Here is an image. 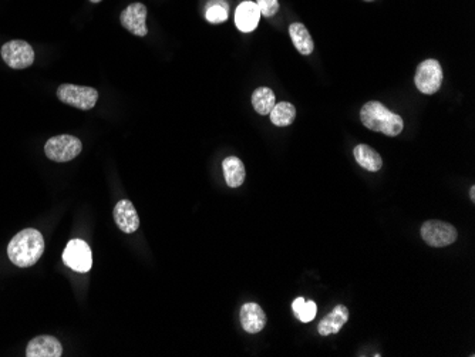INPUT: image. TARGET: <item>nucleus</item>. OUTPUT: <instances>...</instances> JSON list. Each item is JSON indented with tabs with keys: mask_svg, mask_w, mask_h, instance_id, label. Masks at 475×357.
Wrapping results in <instances>:
<instances>
[{
	"mask_svg": "<svg viewBox=\"0 0 475 357\" xmlns=\"http://www.w3.org/2000/svg\"><path fill=\"white\" fill-rule=\"evenodd\" d=\"M90 2L92 4H100V2H103V0H90Z\"/></svg>",
	"mask_w": 475,
	"mask_h": 357,
	"instance_id": "25",
	"label": "nucleus"
},
{
	"mask_svg": "<svg viewBox=\"0 0 475 357\" xmlns=\"http://www.w3.org/2000/svg\"><path fill=\"white\" fill-rule=\"evenodd\" d=\"M147 15L148 11L143 4H131L127 6L120 16L121 26L127 29L130 33L138 38H144L148 35L147 29Z\"/></svg>",
	"mask_w": 475,
	"mask_h": 357,
	"instance_id": "9",
	"label": "nucleus"
},
{
	"mask_svg": "<svg viewBox=\"0 0 475 357\" xmlns=\"http://www.w3.org/2000/svg\"><path fill=\"white\" fill-rule=\"evenodd\" d=\"M224 177L231 188H238L244 184L246 177V170L244 163L238 157H228L222 163Z\"/></svg>",
	"mask_w": 475,
	"mask_h": 357,
	"instance_id": "17",
	"label": "nucleus"
},
{
	"mask_svg": "<svg viewBox=\"0 0 475 357\" xmlns=\"http://www.w3.org/2000/svg\"><path fill=\"white\" fill-rule=\"evenodd\" d=\"M58 97L65 104L76 107L79 110H92L99 100V92L92 87L62 84L58 89Z\"/></svg>",
	"mask_w": 475,
	"mask_h": 357,
	"instance_id": "5",
	"label": "nucleus"
},
{
	"mask_svg": "<svg viewBox=\"0 0 475 357\" xmlns=\"http://www.w3.org/2000/svg\"><path fill=\"white\" fill-rule=\"evenodd\" d=\"M316 312H317V306H316V303H315L313 300H307V302H305V304H303L300 313L297 314V317H299L300 322H303V323H309V322H312V320L315 319Z\"/></svg>",
	"mask_w": 475,
	"mask_h": 357,
	"instance_id": "22",
	"label": "nucleus"
},
{
	"mask_svg": "<svg viewBox=\"0 0 475 357\" xmlns=\"http://www.w3.org/2000/svg\"><path fill=\"white\" fill-rule=\"evenodd\" d=\"M289 35L293 42V46L300 55L309 56L313 53L315 42L303 23H292L289 26Z\"/></svg>",
	"mask_w": 475,
	"mask_h": 357,
	"instance_id": "15",
	"label": "nucleus"
},
{
	"mask_svg": "<svg viewBox=\"0 0 475 357\" xmlns=\"http://www.w3.org/2000/svg\"><path fill=\"white\" fill-rule=\"evenodd\" d=\"M82 150L83 144L80 138L69 134L52 137L45 145V153L48 158L56 163H69L80 155Z\"/></svg>",
	"mask_w": 475,
	"mask_h": 357,
	"instance_id": "3",
	"label": "nucleus"
},
{
	"mask_svg": "<svg viewBox=\"0 0 475 357\" xmlns=\"http://www.w3.org/2000/svg\"><path fill=\"white\" fill-rule=\"evenodd\" d=\"M241 324L248 333H259L266 324V314L258 303H245L241 307Z\"/></svg>",
	"mask_w": 475,
	"mask_h": 357,
	"instance_id": "12",
	"label": "nucleus"
},
{
	"mask_svg": "<svg viewBox=\"0 0 475 357\" xmlns=\"http://www.w3.org/2000/svg\"><path fill=\"white\" fill-rule=\"evenodd\" d=\"M421 238L432 248H444L457 241L458 232L448 222L430 219L421 225Z\"/></svg>",
	"mask_w": 475,
	"mask_h": 357,
	"instance_id": "6",
	"label": "nucleus"
},
{
	"mask_svg": "<svg viewBox=\"0 0 475 357\" xmlns=\"http://www.w3.org/2000/svg\"><path fill=\"white\" fill-rule=\"evenodd\" d=\"M442 79H444V75H442V67L439 62L435 59H428L418 65L415 76H414V83L420 93L434 94L439 90L442 84Z\"/></svg>",
	"mask_w": 475,
	"mask_h": 357,
	"instance_id": "4",
	"label": "nucleus"
},
{
	"mask_svg": "<svg viewBox=\"0 0 475 357\" xmlns=\"http://www.w3.org/2000/svg\"><path fill=\"white\" fill-rule=\"evenodd\" d=\"M63 347L53 336H38L32 339L26 347L28 357H60Z\"/></svg>",
	"mask_w": 475,
	"mask_h": 357,
	"instance_id": "10",
	"label": "nucleus"
},
{
	"mask_svg": "<svg viewBox=\"0 0 475 357\" xmlns=\"http://www.w3.org/2000/svg\"><path fill=\"white\" fill-rule=\"evenodd\" d=\"M114 221L124 234H134L140 226V218L131 201L121 199L114 207Z\"/></svg>",
	"mask_w": 475,
	"mask_h": 357,
	"instance_id": "11",
	"label": "nucleus"
},
{
	"mask_svg": "<svg viewBox=\"0 0 475 357\" xmlns=\"http://www.w3.org/2000/svg\"><path fill=\"white\" fill-rule=\"evenodd\" d=\"M261 11V16L263 18H272L279 11V2L278 0H256L255 2Z\"/></svg>",
	"mask_w": 475,
	"mask_h": 357,
	"instance_id": "21",
	"label": "nucleus"
},
{
	"mask_svg": "<svg viewBox=\"0 0 475 357\" xmlns=\"http://www.w3.org/2000/svg\"><path fill=\"white\" fill-rule=\"evenodd\" d=\"M354 158L357 161V164L360 167H363L364 170L370 171V172H376L378 170H381L383 167V158L381 155L373 150L371 147L366 145V144H359L354 147L353 150Z\"/></svg>",
	"mask_w": 475,
	"mask_h": 357,
	"instance_id": "16",
	"label": "nucleus"
},
{
	"mask_svg": "<svg viewBox=\"0 0 475 357\" xmlns=\"http://www.w3.org/2000/svg\"><path fill=\"white\" fill-rule=\"evenodd\" d=\"M305 302H306V300H305L303 297H296V299L293 300V303H292V309H293V313H295L296 316L300 313V310H302Z\"/></svg>",
	"mask_w": 475,
	"mask_h": 357,
	"instance_id": "23",
	"label": "nucleus"
},
{
	"mask_svg": "<svg viewBox=\"0 0 475 357\" xmlns=\"http://www.w3.org/2000/svg\"><path fill=\"white\" fill-rule=\"evenodd\" d=\"M5 63L15 70L28 69L35 62V50L25 40H12L2 46L0 50Z\"/></svg>",
	"mask_w": 475,
	"mask_h": 357,
	"instance_id": "7",
	"label": "nucleus"
},
{
	"mask_svg": "<svg viewBox=\"0 0 475 357\" xmlns=\"http://www.w3.org/2000/svg\"><path fill=\"white\" fill-rule=\"evenodd\" d=\"M469 198H471L472 202L475 201V187L474 185L469 188Z\"/></svg>",
	"mask_w": 475,
	"mask_h": 357,
	"instance_id": "24",
	"label": "nucleus"
},
{
	"mask_svg": "<svg viewBox=\"0 0 475 357\" xmlns=\"http://www.w3.org/2000/svg\"><path fill=\"white\" fill-rule=\"evenodd\" d=\"M269 116H271V121L276 127H288L296 119V109L292 103L282 101L279 104H275Z\"/></svg>",
	"mask_w": 475,
	"mask_h": 357,
	"instance_id": "19",
	"label": "nucleus"
},
{
	"mask_svg": "<svg viewBox=\"0 0 475 357\" xmlns=\"http://www.w3.org/2000/svg\"><path fill=\"white\" fill-rule=\"evenodd\" d=\"M360 120L368 130L383 133L388 137H397L404 128L403 119L398 114L391 113L380 101L366 103L360 110Z\"/></svg>",
	"mask_w": 475,
	"mask_h": 357,
	"instance_id": "2",
	"label": "nucleus"
},
{
	"mask_svg": "<svg viewBox=\"0 0 475 357\" xmlns=\"http://www.w3.org/2000/svg\"><path fill=\"white\" fill-rule=\"evenodd\" d=\"M363 2H374V0H363Z\"/></svg>",
	"mask_w": 475,
	"mask_h": 357,
	"instance_id": "26",
	"label": "nucleus"
},
{
	"mask_svg": "<svg viewBox=\"0 0 475 357\" xmlns=\"http://www.w3.org/2000/svg\"><path fill=\"white\" fill-rule=\"evenodd\" d=\"M45 252V239L38 229H23L12 238L8 256L19 268L33 266Z\"/></svg>",
	"mask_w": 475,
	"mask_h": 357,
	"instance_id": "1",
	"label": "nucleus"
},
{
	"mask_svg": "<svg viewBox=\"0 0 475 357\" xmlns=\"http://www.w3.org/2000/svg\"><path fill=\"white\" fill-rule=\"evenodd\" d=\"M63 262L76 272H89L93 266V253L87 242L82 239L69 241L63 252Z\"/></svg>",
	"mask_w": 475,
	"mask_h": 357,
	"instance_id": "8",
	"label": "nucleus"
},
{
	"mask_svg": "<svg viewBox=\"0 0 475 357\" xmlns=\"http://www.w3.org/2000/svg\"><path fill=\"white\" fill-rule=\"evenodd\" d=\"M347 320H349V309L344 304H337L329 314H326L320 320L317 331L320 336L336 334L342 330V327L346 324Z\"/></svg>",
	"mask_w": 475,
	"mask_h": 357,
	"instance_id": "14",
	"label": "nucleus"
},
{
	"mask_svg": "<svg viewBox=\"0 0 475 357\" xmlns=\"http://www.w3.org/2000/svg\"><path fill=\"white\" fill-rule=\"evenodd\" d=\"M261 11L255 2H244L235 13V25L244 33H251L258 28Z\"/></svg>",
	"mask_w": 475,
	"mask_h": 357,
	"instance_id": "13",
	"label": "nucleus"
},
{
	"mask_svg": "<svg viewBox=\"0 0 475 357\" xmlns=\"http://www.w3.org/2000/svg\"><path fill=\"white\" fill-rule=\"evenodd\" d=\"M276 104V96L269 87H259L252 94V106L261 116H269Z\"/></svg>",
	"mask_w": 475,
	"mask_h": 357,
	"instance_id": "18",
	"label": "nucleus"
},
{
	"mask_svg": "<svg viewBox=\"0 0 475 357\" xmlns=\"http://www.w3.org/2000/svg\"><path fill=\"white\" fill-rule=\"evenodd\" d=\"M228 8L224 5H212L211 8H208L205 18L209 23L212 25H218V23H224L228 19Z\"/></svg>",
	"mask_w": 475,
	"mask_h": 357,
	"instance_id": "20",
	"label": "nucleus"
}]
</instances>
